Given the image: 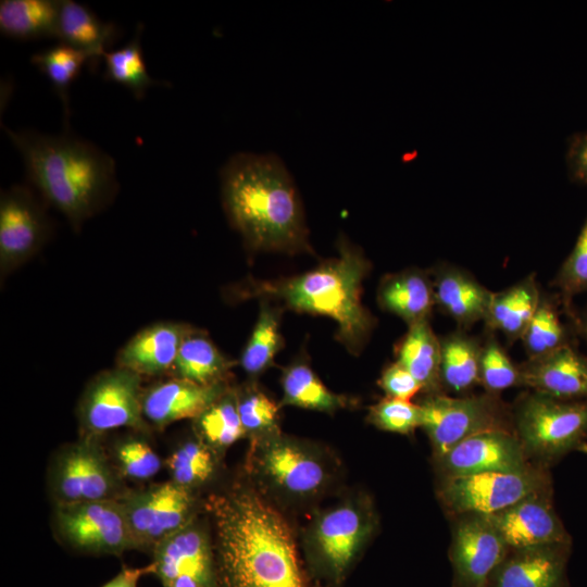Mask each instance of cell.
<instances>
[{
    "label": "cell",
    "mask_w": 587,
    "mask_h": 587,
    "mask_svg": "<svg viewBox=\"0 0 587 587\" xmlns=\"http://www.w3.org/2000/svg\"><path fill=\"white\" fill-rule=\"evenodd\" d=\"M216 587H311L292 530L257 488L209 497Z\"/></svg>",
    "instance_id": "obj_1"
},
{
    "label": "cell",
    "mask_w": 587,
    "mask_h": 587,
    "mask_svg": "<svg viewBox=\"0 0 587 587\" xmlns=\"http://www.w3.org/2000/svg\"><path fill=\"white\" fill-rule=\"evenodd\" d=\"M222 200L230 225L251 251H311L298 190L274 154L239 152L221 170Z\"/></svg>",
    "instance_id": "obj_2"
},
{
    "label": "cell",
    "mask_w": 587,
    "mask_h": 587,
    "mask_svg": "<svg viewBox=\"0 0 587 587\" xmlns=\"http://www.w3.org/2000/svg\"><path fill=\"white\" fill-rule=\"evenodd\" d=\"M5 132L22 155L28 179L74 227L101 209L116 191L115 162L96 145L67 132Z\"/></svg>",
    "instance_id": "obj_3"
},
{
    "label": "cell",
    "mask_w": 587,
    "mask_h": 587,
    "mask_svg": "<svg viewBox=\"0 0 587 587\" xmlns=\"http://www.w3.org/2000/svg\"><path fill=\"white\" fill-rule=\"evenodd\" d=\"M338 257L298 276L251 282L247 297L275 298L294 311L325 315L337 324L336 338L352 354L369 340L375 320L361 300L362 283L371 263L345 236L337 241Z\"/></svg>",
    "instance_id": "obj_4"
},
{
    "label": "cell",
    "mask_w": 587,
    "mask_h": 587,
    "mask_svg": "<svg viewBox=\"0 0 587 587\" xmlns=\"http://www.w3.org/2000/svg\"><path fill=\"white\" fill-rule=\"evenodd\" d=\"M514 433L533 463L549 467L587 446V399L524 392L512 405Z\"/></svg>",
    "instance_id": "obj_5"
},
{
    "label": "cell",
    "mask_w": 587,
    "mask_h": 587,
    "mask_svg": "<svg viewBox=\"0 0 587 587\" xmlns=\"http://www.w3.org/2000/svg\"><path fill=\"white\" fill-rule=\"evenodd\" d=\"M376 527L375 511L366 499L347 500L320 512L305 537L312 566L334 586L341 585Z\"/></svg>",
    "instance_id": "obj_6"
},
{
    "label": "cell",
    "mask_w": 587,
    "mask_h": 587,
    "mask_svg": "<svg viewBox=\"0 0 587 587\" xmlns=\"http://www.w3.org/2000/svg\"><path fill=\"white\" fill-rule=\"evenodd\" d=\"M248 465L261 484L292 500L319 495L330 478L329 466L315 447L280 432L252 439Z\"/></svg>",
    "instance_id": "obj_7"
},
{
    "label": "cell",
    "mask_w": 587,
    "mask_h": 587,
    "mask_svg": "<svg viewBox=\"0 0 587 587\" xmlns=\"http://www.w3.org/2000/svg\"><path fill=\"white\" fill-rule=\"evenodd\" d=\"M553 490L549 467L535 464L514 473L488 472L438 477L437 498L452 519L460 515H490L530 496Z\"/></svg>",
    "instance_id": "obj_8"
},
{
    "label": "cell",
    "mask_w": 587,
    "mask_h": 587,
    "mask_svg": "<svg viewBox=\"0 0 587 587\" xmlns=\"http://www.w3.org/2000/svg\"><path fill=\"white\" fill-rule=\"evenodd\" d=\"M417 404L422 411L421 427L430 441L434 458L482 433L514 432L512 405L499 395H425Z\"/></svg>",
    "instance_id": "obj_9"
},
{
    "label": "cell",
    "mask_w": 587,
    "mask_h": 587,
    "mask_svg": "<svg viewBox=\"0 0 587 587\" xmlns=\"http://www.w3.org/2000/svg\"><path fill=\"white\" fill-rule=\"evenodd\" d=\"M141 377L116 366L98 374L86 387L78 405L83 435L98 437L116 428L145 432Z\"/></svg>",
    "instance_id": "obj_10"
},
{
    "label": "cell",
    "mask_w": 587,
    "mask_h": 587,
    "mask_svg": "<svg viewBox=\"0 0 587 587\" xmlns=\"http://www.w3.org/2000/svg\"><path fill=\"white\" fill-rule=\"evenodd\" d=\"M54 524L62 540L80 552L121 555L138 549L117 498L57 504Z\"/></svg>",
    "instance_id": "obj_11"
},
{
    "label": "cell",
    "mask_w": 587,
    "mask_h": 587,
    "mask_svg": "<svg viewBox=\"0 0 587 587\" xmlns=\"http://www.w3.org/2000/svg\"><path fill=\"white\" fill-rule=\"evenodd\" d=\"M120 476L97 437L83 435L57 455L50 486L57 504L116 499L126 491Z\"/></svg>",
    "instance_id": "obj_12"
},
{
    "label": "cell",
    "mask_w": 587,
    "mask_h": 587,
    "mask_svg": "<svg viewBox=\"0 0 587 587\" xmlns=\"http://www.w3.org/2000/svg\"><path fill=\"white\" fill-rule=\"evenodd\" d=\"M127 523L138 549H150L193 521L192 490L167 480L121 495Z\"/></svg>",
    "instance_id": "obj_13"
},
{
    "label": "cell",
    "mask_w": 587,
    "mask_h": 587,
    "mask_svg": "<svg viewBox=\"0 0 587 587\" xmlns=\"http://www.w3.org/2000/svg\"><path fill=\"white\" fill-rule=\"evenodd\" d=\"M450 520L451 586L488 587L492 572L510 548L485 515L466 514Z\"/></svg>",
    "instance_id": "obj_14"
},
{
    "label": "cell",
    "mask_w": 587,
    "mask_h": 587,
    "mask_svg": "<svg viewBox=\"0 0 587 587\" xmlns=\"http://www.w3.org/2000/svg\"><path fill=\"white\" fill-rule=\"evenodd\" d=\"M438 477L488 472L514 473L533 463L514 432L494 430L472 436L434 458Z\"/></svg>",
    "instance_id": "obj_15"
},
{
    "label": "cell",
    "mask_w": 587,
    "mask_h": 587,
    "mask_svg": "<svg viewBox=\"0 0 587 587\" xmlns=\"http://www.w3.org/2000/svg\"><path fill=\"white\" fill-rule=\"evenodd\" d=\"M48 230L45 213L27 188L13 186L2 191L0 199L1 272H7L30 258L46 240Z\"/></svg>",
    "instance_id": "obj_16"
},
{
    "label": "cell",
    "mask_w": 587,
    "mask_h": 587,
    "mask_svg": "<svg viewBox=\"0 0 587 587\" xmlns=\"http://www.w3.org/2000/svg\"><path fill=\"white\" fill-rule=\"evenodd\" d=\"M510 549L573 542L553 505V490L485 515Z\"/></svg>",
    "instance_id": "obj_17"
},
{
    "label": "cell",
    "mask_w": 587,
    "mask_h": 587,
    "mask_svg": "<svg viewBox=\"0 0 587 587\" xmlns=\"http://www.w3.org/2000/svg\"><path fill=\"white\" fill-rule=\"evenodd\" d=\"M573 542L510 549L488 587H571L567 562Z\"/></svg>",
    "instance_id": "obj_18"
},
{
    "label": "cell",
    "mask_w": 587,
    "mask_h": 587,
    "mask_svg": "<svg viewBox=\"0 0 587 587\" xmlns=\"http://www.w3.org/2000/svg\"><path fill=\"white\" fill-rule=\"evenodd\" d=\"M193 521L152 550L153 574L164 587L182 574L196 577L203 587H216L213 545Z\"/></svg>",
    "instance_id": "obj_19"
},
{
    "label": "cell",
    "mask_w": 587,
    "mask_h": 587,
    "mask_svg": "<svg viewBox=\"0 0 587 587\" xmlns=\"http://www.w3.org/2000/svg\"><path fill=\"white\" fill-rule=\"evenodd\" d=\"M517 366L520 386L562 400L587 399V357L571 345Z\"/></svg>",
    "instance_id": "obj_20"
},
{
    "label": "cell",
    "mask_w": 587,
    "mask_h": 587,
    "mask_svg": "<svg viewBox=\"0 0 587 587\" xmlns=\"http://www.w3.org/2000/svg\"><path fill=\"white\" fill-rule=\"evenodd\" d=\"M228 388L227 384L202 386L174 377L143 391V416L159 428L185 419L193 420Z\"/></svg>",
    "instance_id": "obj_21"
},
{
    "label": "cell",
    "mask_w": 587,
    "mask_h": 587,
    "mask_svg": "<svg viewBox=\"0 0 587 587\" xmlns=\"http://www.w3.org/2000/svg\"><path fill=\"white\" fill-rule=\"evenodd\" d=\"M435 305L460 327L467 329L484 321L494 292L465 270L441 263L430 274Z\"/></svg>",
    "instance_id": "obj_22"
},
{
    "label": "cell",
    "mask_w": 587,
    "mask_h": 587,
    "mask_svg": "<svg viewBox=\"0 0 587 587\" xmlns=\"http://www.w3.org/2000/svg\"><path fill=\"white\" fill-rule=\"evenodd\" d=\"M191 328L160 322L138 332L117 354V365L140 376L161 375L172 371L180 346Z\"/></svg>",
    "instance_id": "obj_23"
},
{
    "label": "cell",
    "mask_w": 587,
    "mask_h": 587,
    "mask_svg": "<svg viewBox=\"0 0 587 587\" xmlns=\"http://www.w3.org/2000/svg\"><path fill=\"white\" fill-rule=\"evenodd\" d=\"M382 309L402 319L408 326L429 320L435 305L430 274L411 267L385 276L378 287Z\"/></svg>",
    "instance_id": "obj_24"
},
{
    "label": "cell",
    "mask_w": 587,
    "mask_h": 587,
    "mask_svg": "<svg viewBox=\"0 0 587 587\" xmlns=\"http://www.w3.org/2000/svg\"><path fill=\"white\" fill-rule=\"evenodd\" d=\"M113 23L101 21L87 7L73 0H61L57 27V39L86 52L92 64L102 58L107 48L117 37Z\"/></svg>",
    "instance_id": "obj_25"
},
{
    "label": "cell",
    "mask_w": 587,
    "mask_h": 587,
    "mask_svg": "<svg viewBox=\"0 0 587 587\" xmlns=\"http://www.w3.org/2000/svg\"><path fill=\"white\" fill-rule=\"evenodd\" d=\"M542 292L530 274L509 288L494 292L484 320L488 328L501 332L509 342L521 339L533 319Z\"/></svg>",
    "instance_id": "obj_26"
},
{
    "label": "cell",
    "mask_w": 587,
    "mask_h": 587,
    "mask_svg": "<svg viewBox=\"0 0 587 587\" xmlns=\"http://www.w3.org/2000/svg\"><path fill=\"white\" fill-rule=\"evenodd\" d=\"M397 362L421 384L425 395L445 392L440 380V339L428 320L409 326L397 347Z\"/></svg>",
    "instance_id": "obj_27"
},
{
    "label": "cell",
    "mask_w": 587,
    "mask_h": 587,
    "mask_svg": "<svg viewBox=\"0 0 587 587\" xmlns=\"http://www.w3.org/2000/svg\"><path fill=\"white\" fill-rule=\"evenodd\" d=\"M235 362L193 329L185 337L172 369L174 377L202 386L227 384Z\"/></svg>",
    "instance_id": "obj_28"
},
{
    "label": "cell",
    "mask_w": 587,
    "mask_h": 587,
    "mask_svg": "<svg viewBox=\"0 0 587 587\" xmlns=\"http://www.w3.org/2000/svg\"><path fill=\"white\" fill-rule=\"evenodd\" d=\"M482 344L458 329L440 339V380L444 391L465 394L479 384Z\"/></svg>",
    "instance_id": "obj_29"
},
{
    "label": "cell",
    "mask_w": 587,
    "mask_h": 587,
    "mask_svg": "<svg viewBox=\"0 0 587 587\" xmlns=\"http://www.w3.org/2000/svg\"><path fill=\"white\" fill-rule=\"evenodd\" d=\"M61 0H2L0 30L3 35L34 40L57 38Z\"/></svg>",
    "instance_id": "obj_30"
},
{
    "label": "cell",
    "mask_w": 587,
    "mask_h": 587,
    "mask_svg": "<svg viewBox=\"0 0 587 587\" xmlns=\"http://www.w3.org/2000/svg\"><path fill=\"white\" fill-rule=\"evenodd\" d=\"M282 387V405L333 413L348 404V398L330 391L303 361L283 370Z\"/></svg>",
    "instance_id": "obj_31"
},
{
    "label": "cell",
    "mask_w": 587,
    "mask_h": 587,
    "mask_svg": "<svg viewBox=\"0 0 587 587\" xmlns=\"http://www.w3.org/2000/svg\"><path fill=\"white\" fill-rule=\"evenodd\" d=\"M198 439L213 450L224 449L246 436L238 407L236 389L228 388L218 399L193 419Z\"/></svg>",
    "instance_id": "obj_32"
},
{
    "label": "cell",
    "mask_w": 587,
    "mask_h": 587,
    "mask_svg": "<svg viewBox=\"0 0 587 587\" xmlns=\"http://www.w3.org/2000/svg\"><path fill=\"white\" fill-rule=\"evenodd\" d=\"M142 29V24H138L127 45L103 55L104 78L126 87L137 99L143 98L149 87L163 84L153 79L147 71L140 43Z\"/></svg>",
    "instance_id": "obj_33"
},
{
    "label": "cell",
    "mask_w": 587,
    "mask_h": 587,
    "mask_svg": "<svg viewBox=\"0 0 587 587\" xmlns=\"http://www.w3.org/2000/svg\"><path fill=\"white\" fill-rule=\"evenodd\" d=\"M258 321L242 351L240 364L243 371L257 376L267 370L283 347L279 332L280 312L262 300Z\"/></svg>",
    "instance_id": "obj_34"
},
{
    "label": "cell",
    "mask_w": 587,
    "mask_h": 587,
    "mask_svg": "<svg viewBox=\"0 0 587 587\" xmlns=\"http://www.w3.org/2000/svg\"><path fill=\"white\" fill-rule=\"evenodd\" d=\"M30 62L50 82L54 92L62 101L66 121L70 116L68 90L79 75L83 66L91 62L89 55L74 47L59 43L34 53Z\"/></svg>",
    "instance_id": "obj_35"
},
{
    "label": "cell",
    "mask_w": 587,
    "mask_h": 587,
    "mask_svg": "<svg viewBox=\"0 0 587 587\" xmlns=\"http://www.w3.org/2000/svg\"><path fill=\"white\" fill-rule=\"evenodd\" d=\"M521 339L528 359L549 354L570 345L554 300L541 295L539 305Z\"/></svg>",
    "instance_id": "obj_36"
},
{
    "label": "cell",
    "mask_w": 587,
    "mask_h": 587,
    "mask_svg": "<svg viewBox=\"0 0 587 587\" xmlns=\"http://www.w3.org/2000/svg\"><path fill=\"white\" fill-rule=\"evenodd\" d=\"M166 466L173 482L192 490L215 472L214 450L198 438L185 441L167 458Z\"/></svg>",
    "instance_id": "obj_37"
},
{
    "label": "cell",
    "mask_w": 587,
    "mask_h": 587,
    "mask_svg": "<svg viewBox=\"0 0 587 587\" xmlns=\"http://www.w3.org/2000/svg\"><path fill=\"white\" fill-rule=\"evenodd\" d=\"M237 407L246 435L259 438L279 433V407L254 384L236 389Z\"/></svg>",
    "instance_id": "obj_38"
},
{
    "label": "cell",
    "mask_w": 587,
    "mask_h": 587,
    "mask_svg": "<svg viewBox=\"0 0 587 587\" xmlns=\"http://www.w3.org/2000/svg\"><path fill=\"white\" fill-rule=\"evenodd\" d=\"M479 384L486 392L499 395L513 386H520V371L495 337L482 345Z\"/></svg>",
    "instance_id": "obj_39"
},
{
    "label": "cell",
    "mask_w": 587,
    "mask_h": 587,
    "mask_svg": "<svg viewBox=\"0 0 587 587\" xmlns=\"http://www.w3.org/2000/svg\"><path fill=\"white\" fill-rule=\"evenodd\" d=\"M369 422L390 433L410 435L422 425V411L417 403L386 397L369 409Z\"/></svg>",
    "instance_id": "obj_40"
},
{
    "label": "cell",
    "mask_w": 587,
    "mask_h": 587,
    "mask_svg": "<svg viewBox=\"0 0 587 587\" xmlns=\"http://www.w3.org/2000/svg\"><path fill=\"white\" fill-rule=\"evenodd\" d=\"M117 472L121 476L146 480L161 470L162 461L152 447L140 438H126L114 448Z\"/></svg>",
    "instance_id": "obj_41"
},
{
    "label": "cell",
    "mask_w": 587,
    "mask_h": 587,
    "mask_svg": "<svg viewBox=\"0 0 587 587\" xmlns=\"http://www.w3.org/2000/svg\"><path fill=\"white\" fill-rule=\"evenodd\" d=\"M552 285L561 292L566 303L587 291V217L575 246L558 271Z\"/></svg>",
    "instance_id": "obj_42"
},
{
    "label": "cell",
    "mask_w": 587,
    "mask_h": 587,
    "mask_svg": "<svg viewBox=\"0 0 587 587\" xmlns=\"http://www.w3.org/2000/svg\"><path fill=\"white\" fill-rule=\"evenodd\" d=\"M378 385L386 394V397L408 401L420 391H423L421 384L397 361L383 371Z\"/></svg>",
    "instance_id": "obj_43"
},
{
    "label": "cell",
    "mask_w": 587,
    "mask_h": 587,
    "mask_svg": "<svg viewBox=\"0 0 587 587\" xmlns=\"http://www.w3.org/2000/svg\"><path fill=\"white\" fill-rule=\"evenodd\" d=\"M566 164L571 178L587 185V132L575 134L571 138Z\"/></svg>",
    "instance_id": "obj_44"
},
{
    "label": "cell",
    "mask_w": 587,
    "mask_h": 587,
    "mask_svg": "<svg viewBox=\"0 0 587 587\" xmlns=\"http://www.w3.org/2000/svg\"><path fill=\"white\" fill-rule=\"evenodd\" d=\"M153 574V565L145 567L124 566L117 575L101 587H137L139 579L147 574Z\"/></svg>",
    "instance_id": "obj_45"
},
{
    "label": "cell",
    "mask_w": 587,
    "mask_h": 587,
    "mask_svg": "<svg viewBox=\"0 0 587 587\" xmlns=\"http://www.w3.org/2000/svg\"><path fill=\"white\" fill-rule=\"evenodd\" d=\"M168 587H203V585L193 576L182 574L177 576Z\"/></svg>",
    "instance_id": "obj_46"
},
{
    "label": "cell",
    "mask_w": 587,
    "mask_h": 587,
    "mask_svg": "<svg viewBox=\"0 0 587 587\" xmlns=\"http://www.w3.org/2000/svg\"><path fill=\"white\" fill-rule=\"evenodd\" d=\"M576 327L587 344V311L580 316L575 319Z\"/></svg>",
    "instance_id": "obj_47"
},
{
    "label": "cell",
    "mask_w": 587,
    "mask_h": 587,
    "mask_svg": "<svg viewBox=\"0 0 587 587\" xmlns=\"http://www.w3.org/2000/svg\"><path fill=\"white\" fill-rule=\"evenodd\" d=\"M583 453L587 454V446L584 448Z\"/></svg>",
    "instance_id": "obj_48"
}]
</instances>
